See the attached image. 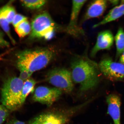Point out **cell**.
Here are the masks:
<instances>
[{"label": "cell", "mask_w": 124, "mask_h": 124, "mask_svg": "<svg viewBox=\"0 0 124 124\" xmlns=\"http://www.w3.org/2000/svg\"><path fill=\"white\" fill-rule=\"evenodd\" d=\"M10 44L4 38V34L2 31L0 30V46L3 48L9 47Z\"/></svg>", "instance_id": "23"}, {"label": "cell", "mask_w": 124, "mask_h": 124, "mask_svg": "<svg viewBox=\"0 0 124 124\" xmlns=\"http://www.w3.org/2000/svg\"><path fill=\"white\" fill-rule=\"evenodd\" d=\"M108 112L112 119L114 124H121L120 97L117 94H112L106 97Z\"/></svg>", "instance_id": "11"}, {"label": "cell", "mask_w": 124, "mask_h": 124, "mask_svg": "<svg viewBox=\"0 0 124 124\" xmlns=\"http://www.w3.org/2000/svg\"><path fill=\"white\" fill-rule=\"evenodd\" d=\"M0 10L6 17L9 23H12L16 14L14 8L10 4H8L0 8Z\"/></svg>", "instance_id": "16"}, {"label": "cell", "mask_w": 124, "mask_h": 124, "mask_svg": "<svg viewBox=\"0 0 124 124\" xmlns=\"http://www.w3.org/2000/svg\"><path fill=\"white\" fill-rule=\"evenodd\" d=\"M27 20V17L20 14H16L14 18L12 24L15 29L21 23Z\"/></svg>", "instance_id": "21"}, {"label": "cell", "mask_w": 124, "mask_h": 124, "mask_svg": "<svg viewBox=\"0 0 124 124\" xmlns=\"http://www.w3.org/2000/svg\"><path fill=\"white\" fill-rule=\"evenodd\" d=\"M24 82L19 77H10L5 80L1 89V101L10 112L22 106L21 99Z\"/></svg>", "instance_id": "3"}, {"label": "cell", "mask_w": 124, "mask_h": 124, "mask_svg": "<svg viewBox=\"0 0 124 124\" xmlns=\"http://www.w3.org/2000/svg\"><path fill=\"white\" fill-rule=\"evenodd\" d=\"M107 1L98 0L93 1L90 4L84 17L83 21L100 17L103 14L107 6Z\"/></svg>", "instance_id": "12"}, {"label": "cell", "mask_w": 124, "mask_h": 124, "mask_svg": "<svg viewBox=\"0 0 124 124\" xmlns=\"http://www.w3.org/2000/svg\"><path fill=\"white\" fill-rule=\"evenodd\" d=\"M46 80L62 92L69 93L74 89L73 81L70 71L64 68H55L48 72Z\"/></svg>", "instance_id": "6"}, {"label": "cell", "mask_w": 124, "mask_h": 124, "mask_svg": "<svg viewBox=\"0 0 124 124\" xmlns=\"http://www.w3.org/2000/svg\"></svg>", "instance_id": "27"}, {"label": "cell", "mask_w": 124, "mask_h": 124, "mask_svg": "<svg viewBox=\"0 0 124 124\" xmlns=\"http://www.w3.org/2000/svg\"><path fill=\"white\" fill-rule=\"evenodd\" d=\"M22 4L28 8L35 10L41 8L45 4L47 1L41 0H21Z\"/></svg>", "instance_id": "19"}, {"label": "cell", "mask_w": 124, "mask_h": 124, "mask_svg": "<svg viewBox=\"0 0 124 124\" xmlns=\"http://www.w3.org/2000/svg\"><path fill=\"white\" fill-rule=\"evenodd\" d=\"M5 107L0 105V124H2L8 117L10 113Z\"/></svg>", "instance_id": "20"}, {"label": "cell", "mask_w": 124, "mask_h": 124, "mask_svg": "<svg viewBox=\"0 0 124 124\" xmlns=\"http://www.w3.org/2000/svg\"><path fill=\"white\" fill-rule=\"evenodd\" d=\"M87 0H73L70 19L69 24L66 27L67 32L70 34L75 36L83 35V29L79 27L78 21L82 7Z\"/></svg>", "instance_id": "9"}, {"label": "cell", "mask_w": 124, "mask_h": 124, "mask_svg": "<svg viewBox=\"0 0 124 124\" xmlns=\"http://www.w3.org/2000/svg\"><path fill=\"white\" fill-rule=\"evenodd\" d=\"M113 34L109 30L101 32L98 35L96 42L91 53V56L94 57L99 51L111 48L114 42Z\"/></svg>", "instance_id": "10"}, {"label": "cell", "mask_w": 124, "mask_h": 124, "mask_svg": "<svg viewBox=\"0 0 124 124\" xmlns=\"http://www.w3.org/2000/svg\"><path fill=\"white\" fill-rule=\"evenodd\" d=\"M98 66L101 72L108 79L120 80L124 78V64L105 58L101 60Z\"/></svg>", "instance_id": "7"}, {"label": "cell", "mask_w": 124, "mask_h": 124, "mask_svg": "<svg viewBox=\"0 0 124 124\" xmlns=\"http://www.w3.org/2000/svg\"><path fill=\"white\" fill-rule=\"evenodd\" d=\"M73 80L80 85V90L85 92L94 89L100 81L98 64L85 55L74 58L71 63Z\"/></svg>", "instance_id": "1"}, {"label": "cell", "mask_w": 124, "mask_h": 124, "mask_svg": "<svg viewBox=\"0 0 124 124\" xmlns=\"http://www.w3.org/2000/svg\"><path fill=\"white\" fill-rule=\"evenodd\" d=\"M1 60V57L0 56V61Z\"/></svg>", "instance_id": "26"}, {"label": "cell", "mask_w": 124, "mask_h": 124, "mask_svg": "<svg viewBox=\"0 0 124 124\" xmlns=\"http://www.w3.org/2000/svg\"><path fill=\"white\" fill-rule=\"evenodd\" d=\"M36 82L32 78H29L24 82L22 90L21 102L22 106L25 101L26 98L30 93L33 92Z\"/></svg>", "instance_id": "14"}, {"label": "cell", "mask_w": 124, "mask_h": 124, "mask_svg": "<svg viewBox=\"0 0 124 124\" xmlns=\"http://www.w3.org/2000/svg\"><path fill=\"white\" fill-rule=\"evenodd\" d=\"M62 92L61 90L56 88L40 86L36 89L32 100L35 102L50 107L59 98Z\"/></svg>", "instance_id": "8"}, {"label": "cell", "mask_w": 124, "mask_h": 124, "mask_svg": "<svg viewBox=\"0 0 124 124\" xmlns=\"http://www.w3.org/2000/svg\"><path fill=\"white\" fill-rule=\"evenodd\" d=\"M56 51L49 47L20 51L16 54V66L33 73L45 67L55 58Z\"/></svg>", "instance_id": "2"}, {"label": "cell", "mask_w": 124, "mask_h": 124, "mask_svg": "<svg viewBox=\"0 0 124 124\" xmlns=\"http://www.w3.org/2000/svg\"><path fill=\"white\" fill-rule=\"evenodd\" d=\"M18 69L19 70L20 72L19 78L24 82L30 78L31 76L33 73L31 72L27 71V70L22 69V68H20Z\"/></svg>", "instance_id": "22"}, {"label": "cell", "mask_w": 124, "mask_h": 124, "mask_svg": "<svg viewBox=\"0 0 124 124\" xmlns=\"http://www.w3.org/2000/svg\"><path fill=\"white\" fill-rule=\"evenodd\" d=\"M119 61L120 63L124 64V52L121 55Z\"/></svg>", "instance_id": "25"}, {"label": "cell", "mask_w": 124, "mask_h": 124, "mask_svg": "<svg viewBox=\"0 0 124 124\" xmlns=\"http://www.w3.org/2000/svg\"><path fill=\"white\" fill-rule=\"evenodd\" d=\"M15 29L19 36L23 38L31 32V25L27 20L21 23Z\"/></svg>", "instance_id": "17"}, {"label": "cell", "mask_w": 124, "mask_h": 124, "mask_svg": "<svg viewBox=\"0 0 124 124\" xmlns=\"http://www.w3.org/2000/svg\"><path fill=\"white\" fill-rule=\"evenodd\" d=\"M124 15V4L116 6L110 11L101 21L94 24V28L115 21Z\"/></svg>", "instance_id": "13"}, {"label": "cell", "mask_w": 124, "mask_h": 124, "mask_svg": "<svg viewBox=\"0 0 124 124\" xmlns=\"http://www.w3.org/2000/svg\"><path fill=\"white\" fill-rule=\"evenodd\" d=\"M7 124H27L14 118L8 121Z\"/></svg>", "instance_id": "24"}, {"label": "cell", "mask_w": 124, "mask_h": 124, "mask_svg": "<svg viewBox=\"0 0 124 124\" xmlns=\"http://www.w3.org/2000/svg\"><path fill=\"white\" fill-rule=\"evenodd\" d=\"M85 106L82 103L70 108L52 110L33 118L27 124H66Z\"/></svg>", "instance_id": "4"}, {"label": "cell", "mask_w": 124, "mask_h": 124, "mask_svg": "<svg viewBox=\"0 0 124 124\" xmlns=\"http://www.w3.org/2000/svg\"><path fill=\"white\" fill-rule=\"evenodd\" d=\"M30 38L31 39L43 38L51 39L60 27L47 12L40 13L32 19L31 24Z\"/></svg>", "instance_id": "5"}, {"label": "cell", "mask_w": 124, "mask_h": 124, "mask_svg": "<svg viewBox=\"0 0 124 124\" xmlns=\"http://www.w3.org/2000/svg\"><path fill=\"white\" fill-rule=\"evenodd\" d=\"M10 24L6 17L0 10V27L7 35L12 43L13 44H15L16 41L12 38L10 33L9 26Z\"/></svg>", "instance_id": "18"}, {"label": "cell", "mask_w": 124, "mask_h": 124, "mask_svg": "<svg viewBox=\"0 0 124 124\" xmlns=\"http://www.w3.org/2000/svg\"><path fill=\"white\" fill-rule=\"evenodd\" d=\"M117 52L116 58L118 59L124 51V31L122 28L118 30L115 37Z\"/></svg>", "instance_id": "15"}]
</instances>
